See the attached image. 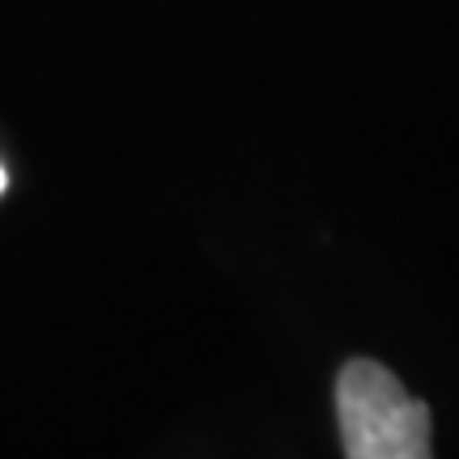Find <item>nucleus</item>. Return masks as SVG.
Segmentation results:
<instances>
[{"instance_id": "f03ea898", "label": "nucleus", "mask_w": 459, "mask_h": 459, "mask_svg": "<svg viewBox=\"0 0 459 459\" xmlns=\"http://www.w3.org/2000/svg\"><path fill=\"white\" fill-rule=\"evenodd\" d=\"M4 183H9V179H4V166H0V192H4Z\"/></svg>"}, {"instance_id": "f257e3e1", "label": "nucleus", "mask_w": 459, "mask_h": 459, "mask_svg": "<svg viewBox=\"0 0 459 459\" xmlns=\"http://www.w3.org/2000/svg\"><path fill=\"white\" fill-rule=\"evenodd\" d=\"M336 412L349 459H434L429 409L370 358H353L336 383Z\"/></svg>"}]
</instances>
